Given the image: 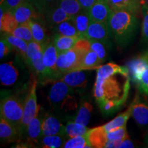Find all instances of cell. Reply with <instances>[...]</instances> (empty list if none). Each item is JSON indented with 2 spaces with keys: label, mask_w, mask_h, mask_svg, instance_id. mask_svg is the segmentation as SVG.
I'll use <instances>...</instances> for the list:
<instances>
[{
  "label": "cell",
  "mask_w": 148,
  "mask_h": 148,
  "mask_svg": "<svg viewBox=\"0 0 148 148\" xmlns=\"http://www.w3.org/2000/svg\"><path fill=\"white\" fill-rule=\"evenodd\" d=\"M142 21L141 36L144 41L148 42V5L145 3L142 5Z\"/></svg>",
  "instance_id": "36"
},
{
  "label": "cell",
  "mask_w": 148,
  "mask_h": 148,
  "mask_svg": "<svg viewBox=\"0 0 148 148\" xmlns=\"http://www.w3.org/2000/svg\"><path fill=\"white\" fill-rule=\"evenodd\" d=\"M72 19H73L79 34L82 38H84V35L86 34L90 23L92 22L88 10L83 9L79 13L72 16Z\"/></svg>",
  "instance_id": "25"
},
{
  "label": "cell",
  "mask_w": 148,
  "mask_h": 148,
  "mask_svg": "<svg viewBox=\"0 0 148 148\" xmlns=\"http://www.w3.org/2000/svg\"><path fill=\"white\" fill-rule=\"evenodd\" d=\"M42 147H62L64 143V136L62 135H42L38 143Z\"/></svg>",
  "instance_id": "31"
},
{
  "label": "cell",
  "mask_w": 148,
  "mask_h": 148,
  "mask_svg": "<svg viewBox=\"0 0 148 148\" xmlns=\"http://www.w3.org/2000/svg\"><path fill=\"white\" fill-rule=\"evenodd\" d=\"M42 14L45 15L49 25L52 27H55L58 24L70 19L72 17L60 8L59 3L46 9L42 12Z\"/></svg>",
  "instance_id": "16"
},
{
  "label": "cell",
  "mask_w": 148,
  "mask_h": 148,
  "mask_svg": "<svg viewBox=\"0 0 148 148\" xmlns=\"http://www.w3.org/2000/svg\"><path fill=\"white\" fill-rule=\"evenodd\" d=\"M80 38H82V37L67 36L56 34L52 40L57 51L59 53L73 48Z\"/></svg>",
  "instance_id": "21"
},
{
  "label": "cell",
  "mask_w": 148,
  "mask_h": 148,
  "mask_svg": "<svg viewBox=\"0 0 148 148\" xmlns=\"http://www.w3.org/2000/svg\"><path fill=\"white\" fill-rule=\"evenodd\" d=\"M26 0H1V6H2L5 11H10L16 8Z\"/></svg>",
  "instance_id": "38"
},
{
  "label": "cell",
  "mask_w": 148,
  "mask_h": 148,
  "mask_svg": "<svg viewBox=\"0 0 148 148\" xmlns=\"http://www.w3.org/2000/svg\"><path fill=\"white\" fill-rule=\"evenodd\" d=\"M90 42V49L97 53L99 60L102 63L106 58V50L104 42L95 40H88Z\"/></svg>",
  "instance_id": "35"
},
{
  "label": "cell",
  "mask_w": 148,
  "mask_h": 148,
  "mask_svg": "<svg viewBox=\"0 0 148 148\" xmlns=\"http://www.w3.org/2000/svg\"><path fill=\"white\" fill-rule=\"evenodd\" d=\"M112 10H123L139 17L143 0H106Z\"/></svg>",
  "instance_id": "11"
},
{
  "label": "cell",
  "mask_w": 148,
  "mask_h": 148,
  "mask_svg": "<svg viewBox=\"0 0 148 148\" xmlns=\"http://www.w3.org/2000/svg\"><path fill=\"white\" fill-rule=\"evenodd\" d=\"M131 116L140 127L148 128V102L143 100L136 92L134 100L130 104Z\"/></svg>",
  "instance_id": "9"
},
{
  "label": "cell",
  "mask_w": 148,
  "mask_h": 148,
  "mask_svg": "<svg viewBox=\"0 0 148 148\" xmlns=\"http://www.w3.org/2000/svg\"><path fill=\"white\" fill-rule=\"evenodd\" d=\"M11 50H12V47L10 44L3 36H1V40H0V58L3 59L10 53Z\"/></svg>",
  "instance_id": "39"
},
{
  "label": "cell",
  "mask_w": 148,
  "mask_h": 148,
  "mask_svg": "<svg viewBox=\"0 0 148 148\" xmlns=\"http://www.w3.org/2000/svg\"><path fill=\"white\" fill-rule=\"evenodd\" d=\"M23 110L24 103L17 96L11 95L1 99L0 104L1 117L12 123L21 132Z\"/></svg>",
  "instance_id": "5"
},
{
  "label": "cell",
  "mask_w": 148,
  "mask_h": 148,
  "mask_svg": "<svg viewBox=\"0 0 148 148\" xmlns=\"http://www.w3.org/2000/svg\"><path fill=\"white\" fill-rule=\"evenodd\" d=\"M64 127L65 125L62 124L56 116L51 114H46L42 123V135L64 136Z\"/></svg>",
  "instance_id": "15"
},
{
  "label": "cell",
  "mask_w": 148,
  "mask_h": 148,
  "mask_svg": "<svg viewBox=\"0 0 148 148\" xmlns=\"http://www.w3.org/2000/svg\"><path fill=\"white\" fill-rule=\"evenodd\" d=\"M111 11L106 0H97L88 12L92 21L108 22Z\"/></svg>",
  "instance_id": "13"
},
{
  "label": "cell",
  "mask_w": 148,
  "mask_h": 148,
  "mask_svg": "<svg viewBox=\"0 0 148 148\" xmlns=\"http://www.w3.org/2000/svg\"><path fill=\"white\" fill-rule=\"evenodd\" d=\"M59 5L64 11L73 16L83 10L78 0H60Z\"/></svg>",
  "instance_id": "33"
},
{
  "label": "cell",
  "mask_w": 148,
  "mask_h": 148,
  "mask_svg": "<svg viewBox=\"0 0 148 148\" xmlns=\"http://www.w3.org/2000/svg\"><path fill=\"white\" fill-rule=\"evenodd\" d=\"M128 136L127 132L126 125L116 130L107 132V138L108 140H123Z\"/></svg>",
  "instance_id": "37"
},
{
  "label": "cell",
  "mask_w": 148,
  "mask_h": 148,
  "mask_svg": "<svg viewBox=\"0 0 148 148\" xmlns=\"http://www.w3.org/2000/svg\"><path fill=\"white\" fill-rule=\"evenodd\" d=\"M130 77L128 67L113 62L97 69L93 95L103 114L114 113L126 102L130 89Z\"/></svg>",
  "instance_id": "1"
},
{
  "label": "cell",
  "mask_w": 148,
  "mask_h": 148,
  "mask_svg": "<svg viewBox=\"0 0 148 148\" xmlns=\"http://www.w3.org/2000/svg\"><path fill=\"white\" fill-rule=\"evenodd\" d=\"M44 116L40 112L29 123L25 131L27 140L31 143H38L42 136V123Z\"/></svg>",
  "instance_id": "19"
},
{
  "label": "cell",
  "mask_w": 148,
  "mask_h": 148,
  "mask_svg": "<svg viewBox=\"0 0 148 148\" xmlns=\"http://www.w3.org/2000/svg\"><path fill=\"white\" fill-rule=\"evenodd\" d=\"M97 0H78V1L82 5V8L84 10H88L91 8L92 5L95 3Z\"/></svg>",
  "instance_id": "41"
},
{
  "label": "cell",
  "mask_w": 148,
  "mask_h": 148,
  "mask_svg": "<svg viewBox=\"0 0 148 148\" xmlns=\"http://www.w3.org/2000/svg\"><path fill=\"white\" fill-rule=\"evenodd\" d=\"M130 76L137 84L140 92L148 95V63L143 57L134 59L129 63Z\"/></svg>",
  "instance_id": "7"
},
{
  "label": "cell",
  "mask_w": 148,
  "mask_h": 148,
  "mask_svg": "<svg viewBox=\"0 0 148 148\" xmlns=\"http://www.w3.org/2000/svg\"><path fill=\"white\" fill-rule=\"evenodd\" d=\"M90 49L89 40L80 38L75 46L68 50L59 52L57 59V71L61 76L68 72L79 70L84 53Z\"/></svg>",
  "instance_id": "4"
},
{
  "label": "cell",
  "mask_w": 148,
  "mask_h": 148,
  "mask_svg": "<svg viewBox=\"0 0 148 148\" xmlns=\"http://www.w3.org/2000/svg\"><path fill=\"white\" fill-rule=\"evenodd\" d=\"M18 23L10 11H5L2 6L0 8V29L1 32L10 34Z\"/></svg>",
  "instance_id": "23"
},
{
  "label": "cell",
  "mask_w": 148,
  "mask_h": 148,
  "mask_svg": "<svg viewBox=\"0 0 148 148\" xmlns=\"http://www.w3.org/2000/svg\"><path fill=\"white\" fill-rule=\"evenodd\" d=\"M142 57H143L144 60H145L146 62H147L148 63V51H146V52L144 53V55Z\"/></svg>",
  "instance_id": "43"
},
{
  "label": "cell",
  "mask_w": 148,
  "mask_h": 148,
  "mask_svg": "<svg viewBox=\"0 0 148 148\" xmlns=\"http://www.w3.org/2000/svg\"><path fill=\"white\" fill-rule=\"evenodd\" d=\"M125 148V147H130V148H133L134 147V144L133 143L132 140L130 139V136H127L126 138H125L124 139L122 140L121 145L119 146V148Z\"/></svg>",
  "instance_id": "42"
},
{
  "label": "cell",
  "mask_w": 148,
  "mask_h": 148,
  "mask_svg": "<svg viewBox=\"0 0 148 148\" xmlns=\"http://www.w3.org/2000/svg\"><path fill=\"white\" fill-rule=\"evenodd\" d=\"M60 79L72 88H84L88 83L86 75L83 70L68 72Z\"/></svg>",
  "instance_id": "18"
},
{
  "label": "cell",
  "mask_w": 148,
  "mask_h": 148,
  "mask_svg": "<svg viewBox=\"0 0 148 148\" xmlns=\"http://www.w3.org/2000/svg\"><path fill=\"white\" fill-rule=\"evenodd\" d=\"M53 28H54L56 34H59L67 36L82 37L77 31L75 23L72 19V17L70 19L58 24L55 27H53Z\"/></svg>",
  "instance_id": "28"
},
{
  "label": "cell",
  "mask_w": 148,
  "mask_h": 148,
  "mask_svg": "<svg viewBox=\"0 0 148 148\" xmlns=\"http://www.w3.org/2000/svg\"><path fill=\"white\" fill-rule=\"evenodd\" d=\"M101 64V62L97 53L90 49L84 53L79 70L97 69Z\"/></svg>",
  "instance_id": "27"
},
{
  "label": "cell",
  "mask_w": 148,
  "mask_h": 148,
  "mask_svg": "<svg viewBox=\"0 0 148 148\" xmlns=\"http://www.w3.org/2000/svg\"><path fill=\"white\" fill-rule=\"evenodd\" d=\"M145 143H146V145H147V147H148V130H147V135H146V137H145Z\"/></svg>",
  "instance_id": "44"
},
{
  "label": "cell",
  "mask_w": 148,
  "mask_h": 148,
  "mask_svg": "<svg viewBox=\"0 0 148 148\" xmlns=\"http://www.w3.org/2000/svg\"><path fill=\"white\" fill-rule=\"evenodd\" d=\"M137 18L126 11H111L108 25L117 45L124 46L130 41L137 27Z\"/></svg>",
  "instance_id": "2"
},
{
  "label": "cell",
  "mask_w": 148,
  "mask_h": 148,
  "mask_svg": "<svg viewBox=\"0 0 148 148\" xmlns=\"http://www.w3.org/2000/svg\"><path fill=\"white\" fill-rule=\"evenodd\" d=\"M22 132L10 122L1 117L0 119V138L4 143H12L19 139Z\"/></svg>",
  "instance_id": "17"
},
{
  "label": "cell",
  "mask_w": 148,
  "mask_h": 148,
  "mask_svg": "<svg viewBox=\"0 0 148 148\" xmlns=\"http://www.w3.org/2000/svg\"><path fill=\"white\" fill-rule=\"evenodd\" d=\"M38 79H34L29 88L26 97L24 101L23 116L22 119L21 130L22 134L25 133L27 125L34 117L38 115L40 111V106L37 103L36 86Z\"/></svg>",
  "instance_id": "6"
},
{
  "label": "cell",
  "mask_w": 148,
  "mask_h": 148,
  "mask_svg": "<svg viewBox=\"0 0 148 148\" xmlns=\"http://www.w3.org/2000/svg\"><path fill=\"white\" fill-rule=\"evenodd\" d=\"M92 111V106L88 101H84L81 103L73 121L84 125H87L90 121Z\"/></svg>",
  "instance_id": "29"
},
{
  "label": "cell",
  "mask_w": 148,
  "mask_h": 148,
  "mask_svg": "<svg viewBox=\"0 0 148 148\" xmlns=\"http://www.w3.org/2000/svg\"><path fill=\"white\" fill-rule=\"evenodd\" d=\"M143 1L144 3H145L146 5H148V0H143Z\"/></svg>",
  "instance_id": "45"
},
{
  "label": "cell",
  "mask_w": 148,
  "mask_h": 148,
  "mask_svg": "<svg viewBox=\"0 0 148 148\" xmlns=\"http://www.w3.org/2000/svg\"><path fill=\"white\" fill-rule=\"evenodd\" d=\"M88 129L86 125L77 123L74 121L67 122L64 127V136L68 138L82 136L87 134Z\"/></svg>",
  "instance_id": "30"
},
{
  "label": "cell",
  "mask_w": 148,
  "mask_h": 148,
  "mask_svg": "<svg viewBox=\"0 0 148 148\" xmlns=\"http://www.w3.org/2000/svg\"><path fill=\"white\" fill-rule=\"evenodd\" d=\"M19 71L12 62H8L0 65V80L1 85L12 86L17 82Z\"/></svg>",
  "instance_id": "14"
},
{
  "label": "cell",
  "mask_w": 148,
  "mask_h": 148,
  "mask_svg": "<svg viewBox=\"0 0 148 148\" xmlns=\"http://www.w3.org/2000/svg\"><path fill=\"white\" fill-rule=\"evenodd\" d=\"M58 56V52L55 47L53 40H49L44 45L42 60L51 80L62 77L57 71L56 63Z\"/></svg>",
  "instance_id": "8"
},
{
  "label": "cell",
  "mask_w": 148,
  "mask_h": 148,
  "mask_svg": "<svg viewBox=\"0 0 148 148\" xmlns=\"http://www.w3.org/2000/svg\"><path fill=\"white\" fill-rule=\"evenodd\" d=\"M11 13L14 16L18 25L27 23L31 19L38 18L36 8L32 3L27 0L11 11Z\"/></svg>",
  "instance_id": "12"
},
{
  "label": "cell",
  "mask_w": 148,
  "mask_h": 148,
  "mask_svg": "<svg viewBox=\"0 0 148 148\" xmlns=\"http://www.w3.org/2000/svg\"><path fill=\"white\" fill-rule=\"evenodd\" d=\"M32 31L34 41L42 45H45L49 41L45 27L43 25L36 21V19H31L27 22Z\"/></svg>",
  "instance_id": "24"
},
{
  "label": "cell",
  "mask_w": 148,
  "mask_h": 148,
  "mask_svg": "<svg viewBox=\"0 0 148 148\" xmlns=\"http://www.w3.org/2000/svg\"><path fill=\"white\" fill-rule=\"evenodd\" d=\"M86 135L92 147L106 148V145L108 142L107 132L103 129L102 125L89 129Z\"/></svg>",
  "instance_id": "20"
},
{
  "label": "cell",
  "mask_w": 148,
  "mask_h": 148,
  "mask_svg": "<svg viewBox=\"0 0 148 148\" xmlns=\"http://www.w3.org/2000/svg\"><path fill=\"white\" fill-rule=\"evenodd\" d=\"M27 1L32 3L38 12L42 14L49 0H27Z\"/></svg>",
  "instance_id": "40"
},
{
  "label": "cell",
  "mask_w": 148,
  "mask_h": 148,
  "mask_svg": "<svg viewBox=\"0 0 148 148\" xmlns=\"http://www.w3.org/2000/svg\"><path fill=\"white\" fill-rule=\"evenodd\" d=\"M131 106H130L125 110L124 112L119 114V115L116 116L115 118L112 119L106 124L103 125L102 127L106 132H110V131L116 130L120 127L125 126L126 125V123L130 117L131 116Z\"/></svg>",
  "instance_id": "26"
},
{
  "label": "cell",
  "mask_w": 148,
  "mask_h": 148,
  "mask_svg": "<svg viewBox=\"0 0 148 148\" xmlns=\"http://www.w3.org/2000/svg\"><path fill=\"white\" fill-rule=\"evenodd\" d=\"M110 31L108 22L92 21L84 35V38L88 40H99L107 43L108 41Z\"/></svg>",
  "instance_id": "10"
},
{
  "label": "cell",
  "mask_w": 148,
  "mask_h": 148,
  "mask_svg": "<svg viewBox=\"0 0 148 148\" xmlns=\"http://www.w3.org/2000/svg\"><path fill=\"white\" fill-rule=\"evenodd\" d=\"M10 34L25 40L27 42L34 40L32 31L27 23L18 25Z\"/></svg>",
  "instance_id": "34"
},
{
  "label": "cell",
  "mask_w": 148,
  "mask_h": 148,
  "mask_svg": "<svg viewBox=\"0 0 148 148\" xmlns=\"http://www.w3.org/2000/svg\"><path fill=\"white\" fill-rule=\"evenodd\" d=\"M1 36H3L8 41L12 47V49H13L18 55L25 59L27 50L28 42L17 36L9 34V33H3Z\"/></svg>",
  "instance_id": "22"
},
{
  "label": "cell",
  "mask_w": 148,
  "mask_h": 148,
  "mask_svg": "<svg viewBox=\"0 0 148 148\" xmlns=\"http://www.w3.org/2000/svg\"><path fill=\"white\" fill-rule=\"evenodd\" d=\"M62 147L64 148H87L92 147L88 141L87 135L69 138L64 142Z\"/></svg>",
  "instance_id": "32"
},
{
  "label": "cell",
  "mask_w": 148,
  "mask_h": 148,
  "mask_svg": "<svg viewBox=\"0 0 148 148\" xmlns=\"http://www.w3.org/2000/svg\"><path fill=\"white\" fill-rule=\"evenodd\" d=\"M48 100L53 110L62 114H69L77 108L73 88L61 79L56 81L51 86Z\"/></svg>",
  "instance_id": "3"
}]
</instances>
